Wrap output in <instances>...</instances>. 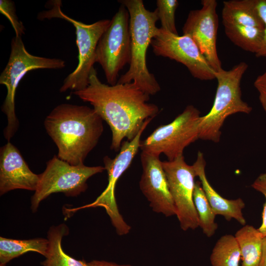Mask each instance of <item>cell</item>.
Listing matches in <instances>:
<instances>
[{
	"label": "cell",
	"instance_id": "cell-9",
	"mask_svg": "<svg viewBox=\"0 0 266 266\" xmlns=\"http://www.w3.org/2000/svg\"><path fill=\"white\" fill-rule=\"evenodd\" d=\"M131 61L130 15L121 4L99 41L96 63L101 66L109 85H114L118 82L120 71Z\"/></svg>",
	"mask_w": 266,
	"mask_h": 266
},
{
	"label": "cell",
	"instance_id": "cell-21",
	"mask_svg": "<svg viewBox=\"0 0 266 266\" xmlns=\"http://www.w3.org/2000/svg\"><path fill=\"white\" fill-rule=\"evenodd\" d=\"M223 26L226 35L234 44L246 51L258 53L264 39V30L238 25Z\"/></svg>",
	"mask_w": 266,
	"mask_h": 266
},
{
	"label": "cell",
	"instance_id": "cell-2",
	"mask_svg": "<svg viewBox=\"0 0 266 266\" xmlns=\"http://www.w3.org/2000/svg\"><path fill=\"white\" fill-rule=\"evenodd\" d=\"M103 120L86 105L62 103L46 116L45 130L56 145L57 157L72 165L84 164L103 131Z\"/></svg>",
	"mask_w": 266,
	"mask_h": 266
},
{
	"label": "cell",
	"instance_id": "cell-10",
	"mask_svg": "<svg viewBox=\"0 0 266 266\" xmlns=\"http://www.w3.org/2000/svg\"><path fill=\"white\" fill-rule=\"evenodd\" d=\"M153 118L146 120L140 131L132 140L122 142L119 153L113 159L106 156L103 158L105 170L108 174V184L105 189L92 203L68 210L74 212L89 207H102L109 216L116 233L123 235L129 233L131 228L120 213L115 197L117 182L130 166L140 148V138L143 132Z\"/></svg>",
	"mask_w": 266,
	"mask_h": 266
},
{
	"label": "cell",
	"instance_id": "cell-28",
	"mask_svg": "<svg viewBox=\"0 0 266 266\" xmlns=\"http://www.w3.org/2000/svg\"><path fill=\"white\" fill-rule=\"evenodd\" d=\"M254 85L259 92L260 102L266 112V71L257 77Z\"/></svg>",
	"mask_w": 266,
	"mask_h": 266
},
{
	"label": "cell",
	"instance_id": "cell-1",
	"mask_svg": "<svg viewBox=\"0 0 266 266\" xmlns=\"http://www.w3.org/2000/svg\"><path fill=\"white\" fill-rule=\"evenodd\" d=\"M73 94L90 103L107 123L112 133L110 148L117 152L124 138L133 139L145 121L153 118L159 111L156 105L148 102L150 95L134 82L114 85L102 83L94 67L90 71L88 86Z\"/></svg>",
	"mask_w": 266,
	"mask_h": 266
},
{
	"label": "cell",
	"instance_id": "cell-22",
	"mask_svg": "<svg viewBox=\"0 0 266 266\" xmlns=\"http://www.w3.org/2000/svg\"><path fill=\"white\" fill-rule=\"evenodd\" d=\"M241 253L234 235L225 234L215 243L210 257L212 266H240Z\"/></svg>",
	"mask_w": 266,
	"mask_h": 266
},
{
	"label": "cell",
	"instance_id": "cell-18",
	"mask_svg": "<svg viewBox=\"0 0 266 266\" xmlns=\"http://www.w3.org/2000/svg\"><path fill=\"white\" fill-rule=\"evenodd\" d=\"M69 233L64 224L52 226L48 232V247L42 266H88L84 260H76L66 254L62 247V239Z\"/></svg>",
	"mask_w": 266,
	"mask_h": 266
},
{
	"label": "cell",
	"instance_id": "cell-30",
	"mask_svg": "<svg viewBox=\"0 0 266 266\" xmlns=\"http://www.w3.org/2000/svg\"><path fill=\"white\" fill-rule=\"evenodd\" d=\"M260 266H266V236L263 237Z\"/></svg>",
	"mask_w": 266,
	"mask_h": 266
},
{
	"label": "cell",
	"instance_id": "cell-27",
	"mask_svg": "<svg viewBox=\"0 0 266 266\" xmlns=\"http://www.w3.org/2000/svg\"><path fill=\"white\" fill-rule=\"evenodd\" d=\"M256 7L264 23L265 30L264 39L261 49L255 55L257 57L266 58V0H256Z\"/></svg>",
	"mask_w": 266,
	"mask_h": 266
},
{
	"label": "cell",
	"instance_id": "cell-13",
	"mask_svg": "<svg viewBox=\"0 0 266 266\" xmlns=\"http://www.w3.org/2000/svg\"><path fill=\"white\" fill-rule=\"evenodd\" d=\"M201 4V8L189 12L182 28L183 34L192 37L211 67L217 71L222 68L216 47L217 2L215 0H202Z\"/></svg>",
	"mask_w": 266,
	"mask_h": 266
},
{
	"label": "cell",
	"instance_id": "cell-6",
	"mask_svg": "<svg viewBox=\"0 0 266 266\" xmlns=\"http://www.w3.org/2000/svg\"><path fill=\"white\" fill-rule=\"evenodd\" d=\"M66 62L61 59L49 58L32 55L26 50L22 37H13L8 63L0 75V84L7 89L1 111L6 115L7 124L3 134L7 142L13 136L19 127L15 113L16 90L21 80L29 71L37 69H62Z\"/></svg>",
	"mask_w": 266,
	"mask_h": 266
},
{
	"label": "cell",
	"instance_id": "cell-19",
	"mask_svg": "<svg viewBox=\"0 0 266 266\" xmlns=\"http://www.w3.org/2000/svg\"><path fill=\"white\" fill-rule=\"evenodd\" d=\"M234 236L240 250L241 266H260L263 236L258 229L245 225Z\"/></svg>",
	"mask_w": 266,
	"mask_h": 266
},
{
	"label": "cell",
	"instance_id": "cell-15",
	"mask_svg": "<svg viewBox=\"0 0 266 266\" xmlns=\"http://www.w3.org/2000/svg\"><path fill=\"white\" fill-rule=\"evenodd\" d=\"M39 174L29 168L19 150L10 141L0 150V194L15 189L35 191Z\"/></svg>",
	"mask_w": 266,
	"mask_h": 266
},
{
	"label": "cell",
	"instance_id": "cell-20",
	"mask_svg": "<svg viewBox=\"0 0 266 266\" xmlns=\"http://www.w3.org/2000/svg\"><path fill=\"white\" fill-rule=\"evenodd\" d=\"M48 240L43 238L31 239H13L0 237V265L6 264L12 259L29 252L46 255Z\"/></svg>",
	"mask_w": 266,
	"mask_h": 266
},
{
	"label": "cell",
	"instance_id": "cell-31",
	"mask_svg": "<svg viewBox=\"0 0 266 266\" xmlns=\"http://www.w3.org/2000/svg\"><path fill=\"white\" fill-rule=\"evenodd\" d=\"M0 266H6V265H0Z\"/></svg>",
	"mask_w": 266,
	"mask_h": 266
},
{
	"label": "cell",
	"instance_id": "cell-23",
	"mask_svg": "<svg viewBox=\"0 0 266 266\" xmlns=\"http://www.w3.org/2000/svg\"><path fill=\"white\" fill-rule=\"evenodd\" d=\"M193 199L198 215L199 227L206 236L210 237L218 228V225L215 222L216 215L206 197L200 181L196 182Z\"/></svg>",
	"mask_w": 266,
	"mask_h": 266
},
{
	"label": "cell",
	"instance_id": "cell-29",
	"mask_svg": "<svg viewBox=\"0 0 266 266\" xmlns=\"http://www.w3.org/2000/svg\"><path fill=\"white\" fill-rule=\"evenodd\" d=\"M88 266H133L130 265H119L105 261L94 260L88 263Z\"/></svg>",
	"mask_w": 266,
	"mask_h": 266
},
{
	"label": "cell",
	"instance_id": "cell-4",
	"mask_svg": "<svg viewBox=\"0 0 266 266\" xmlns=\"http://www.w3.org/2000/svg\"><path fill=\"white\" fill-rule=\"evenodd\" d=\"M248 65L241 62L232 69L215 71L218 82L214 102L210 111L201 116L199 138L219 141L221 129L226 118L237 113H250L252 108L241 98V80Z\"/></svg>",
	"mask_w": 266,
	"mask_h": 266
},
{
	"label": "cell",
	"instance_id": "cell-14",
	"mask_svg": "<svg viewBox=\"0 0 266 266\" xmlns=\"http://www.w3.org/2000/svg\"><path fill=\"white\" fill-rule=\"evenodd\" d=\"M160 156L142 151V173L139 187L152 210L166 217L176 215V208L170 194Z\"/></svg>",
	"mask_w": 266,
	"mask_h": 266
},
{
	"label": "cell",
	"instance_id": "cell-16",
	"mask_svg": "<svg viewBox=\"0 0 266 266\" xmlns=\"http://www.w3.org/2000/svg\"><path fill=\"white\" fill-rule=\"evenodd\" d=\"M206 197L216 215H220L227 221L233 219L241 225H246L242 210L245 203L241 198L229 200L221 196L211 185L205 173L206 163L203 154L199 152L193 165Z\"/></svg>",
	"mask_w": 266,
	"mask_h": 266
},
{
	"label": "cell",
	"instance_id": "cell-26",
	"mask_svg": "<svg viewBox=\"0 0 266 266\" xmlns=\"http://www.w3.org/2000/svg\"><path fill=\"white\" fill-rule=\"evenodd\" d=\"M251 186L255 190L261 193L266 198V202L262 212V224L258 229L262 236L264 237L266 236V170L258 176Z\"/></svg>",
	"mask_w": 266,
	"mask_h": 266
},
{
	"label": "cell",
	"instance_id": "cell-5",
	"mask_svg": "<svg viewBox=\"0 0 266 266\" xmlns=\"http://www.w3.org/2000/svg\"><path fill=\"white\" fill-rule=\"evenodd\" d=\"M60 0H52L50 8L40 12L37 18H60L72 24L75 28L76 42L78 49V64L76 68L64 79L60 89L61 93L68 90L78 91L86 88L89 83L91 69L96 63V52L101 36L109 27L111 20L103 19L91 24L75 20L65 14L61 9Z\"/></svg>",
	"mask_w": 266,
	"mask_h": 266
},
{
	"label": "cell",
	"instance_id": "cell-25",
	"mask_svg": "<svg viewBox=\"0 0 266 266\" xmlns=\"http://www.w3.org/2000/svg\"><path fill=\"white\" fill-rule=\"evenodd\" d=\"M0 12L9 20L14 30L15 36L22 37L25 33V28L16 15L14 2L10 0H0Z\"/></svg>",
	"mask_w": 266,
	"mask_h": 266
},
{
	"label": "cell",
	"instance_id": "cell-24",
	"mask_svg": "<svg viewBox=\"0 0 266 266\" xmlns=\"http://www.w3.org/2000/svg\"><path fill=\"white\" fill-rule=\"evenodd\" d=\"M178 4L177 0H157L156 9L161 21V28L177 35L175 13Z\"/></svg>",
	"mask_w": 266,
	"mask_h": 266
},
{
	"label": "cell",
	"instance_id": "cell-12",
	"mask_svg": "<svg viewBox=\"0 0 266 266\" xmlns=\"http://www.w3.org/2000/svg\"><path fill=\"white\" fill-rule=\"evenodd\" d=\"M151 45L155 55L181 63L194 78L205 81L215 79V71L190 35L179 36L160 28Z\"/></svg>",
	"mask_w": 266,
	"mask_h": 266
},
{
	"label": "cell",
	"instance_id": "cell-17",
	"mask_svg": "<svg viewBox=\"0 0 266 266\" xmlns=\"http://www.w3.org/2000/svg\"><path fill=\"white\" fill-rule=\"evenodd\" d=\"M223 24H228L265 30V24L256 7V0L224 1Z\"/></svg>",
	"mask_w": 266,
	"mask_h": 266
},
{
	"label": "cell",
	"instance_id": "cell-8",
	"mask_svg": "<svg viewBox=\"0 0 266 266\" xmlns=\"http://www.w3.org/2000/svg\"><path fill=\"white\" fill-rule=\"evenodd\" d=\"M200 117L197 108L187 105L171 122L159 126L141 141L140 149L159 156L163 154L170 161L183 156L184 149L199 138Z\"/></svg>",
	"mask_w": 266,
	"mask_h": 266
},
{
	"label": "cell",
	"instance_id": "cell-3",
	"mask_svg": "<svg viewBox=\"0 0 266 266\" xmlns=\"http://www.w3.org/2000/svg\"><path fill=\"white\" fill-rule=\"evenodd\" d=\"M130 15L131 39V61L128 71L121 76L117 83L134 82L142 91L150 95L156 94L161 87L146 64L147 50L158 33L157 11L147 9L142 0H119Z\"/></svg>",
	"mask_w": 266,
	"mask_h": 266
},
{
	"label": "cell",
	"instance_id": "cell-11",
	"mask_svg": "<svg viewBox=\"0 0 266 266\" xmlns=\"http://www.w3.org/2000/svg\"><path fill=\"white\" fill-rule=\"evenodd\" d=\"M162 164L181 229L198 228L199 220L193 199L197 175L193 165H188L183 155Z\"/></svg>",
	"mask_w": 266,
	"mask_h": 266
},
{
	"label": "cell",
	"instance_id": "cell-7",
	"mask_svg": "<svg viewBox=\"0 0 266 266\" xmlns=\"http://www.w3.org/2000/svg\"><path fill=\"white\" fill-rule=\"evenodd\" d=\"M104 170L102 166L72 165L55 155L39 174L38 184L31 199L33 212L36 211L40 202L52 194L63 193L68 197H75L85 192L87 180Z\"/></svg>",
	"mask_w": 266,
	"mask_h": 266
}]
</instances>
